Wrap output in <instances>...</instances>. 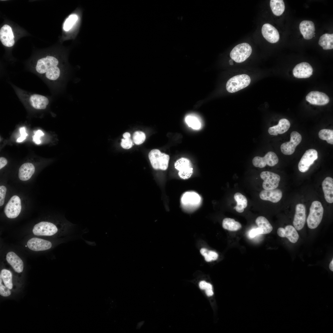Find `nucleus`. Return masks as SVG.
<instances>
[{
    "instance_id": "obj_1",
    "label": "nucleus",
    "mask_w": 333,
    "mask_h": 333,
    "mask_svg": "<svg viewBox=\"0 0 333 333\" xmlns=\"http://www.w3.org/2000/svg\"><path fill=\"white\" fill-rule=\"evenodd\" d=\"M59 64L56 57L47 55L37 60L33 70L47 85L53 95L64 90L69 76L67 71L60 67Z\"/></svg>"
},
{
    "instance_id": "obj_2",
    "label": "nucleus",
    "mask_w": 333,
    "mask_h": 333,
    "mask_svg": "<svg viewBox=\"0 0 333 333\" xmlns=\"http://www.w3.org/2000/svg\"><path fill=\"white\" fill-rule=\"evenodd\" d=\"M20 100L24 104L36 110L46 109L52 101L50 96L30 92L10 83Z\"/></svg>"
},
{
    "instance_id": "obj_3",
    "label": "nucleus",
    "mask_w": 333,
    "mask_h": 333,
    "mask_svg": "<svg viewBox=\"0 0 333 333\" xmlns=\"http://www.w3.org/2000/svg\"><path fill=\"white\" fill-rule=\"evenodd\" d=\"M323 212V208L320 202L315 201L312 203L307 219L309 228L314 229L319 226L322 221Z\"/></svg>"
},
{
    "instance_id": "obj_4",
    "label": "nucleus",
    "mask_w": 333,
    "mask_h": 333,
    "mask_svg": "<svg viewBox=\"0 0 333 333\" xmlns=\"http://www.w3.org/2000/svg\"><path fill=\"white\" fill-rule=\"evenodd\" d=\"M148 156L154 169L162 170L167 169L170 159L168 155L162 153L159 150L154 149L150 151Z\"/></svg>"
},
{
    "instance_id": "obj_5",
    "label": "nucleus",
    "mask_w": 333,
    "mask_h": 333,
    "mask_svg": "<svg viewBox=\"0 0 333 333\" xmlns=\"http://www.w3.org/2000/svg\"><path fill=\"white\" fill-rule=\"evenodd\" d=\"M251 82L250 77L245 74L237 75L230 78L227 82L226 88L230 93L236 92L248 86Z\"/></svg>"
},
{
    "instance_id": "obj_6",
    "label": "nucleus",
    "mask_w": 333,
    "mask_h": 333,
    "mask_svg": "<svg viewBox=\"0 0 333 333\" xmlns=\"http://www.w3.org/2000/svg\"><path fill=\"white\" fill-rule=\"evenodd\" d=\"M252 52L251 46L248 43H243L234 47L230 53L232 60L238 63L245 61L251 55Z\"/></svg>"
},
{
    "instance_id": "obj_7",
    "label": "nucleus",
    "mask_w": 333,
    "mask_h": 333,
    "mask_svg": "<svg viewBox=\"0 0 333 333\" xmlns=\"http://www.w3.org/2000/svg\"><path fill=\"white\" fill-rule=\"evenodd\" d=\"M21 208L20 198L17 195H14L10 198L6 205L4 209V212L8 218L14 219L18 216L21 211Z\"/></svg>"
},
{
    "instance_id": "obj_8",
    "label": "nucleus",
    "mask_w": 333,
    "mask_h": 333,
    "mask_svg": "<svg viewBox=\"0 0 333 333\" xmlns=\"http://www.w3.org/2000/svg\"><path fill=\"white\" fill-rule=\"evenodd\" d=\"M175 168L179 171V177L186 179L190 178L193 172L192 165L188 159L182 158L177 160L175 162Z\"/></svg>"
},
{
    "instance_id": "obj_9",
    "label": "nucleus",
    "mask_w": 333,
    "mask_h": 333,
    "mask_svg": "<svg viewBox=\"0 0 333 333\" xmlns=\"http://www.w3.org/2000/svg\"><path fill=\"white\" fill-rule=\"evenodd\" d=\"M58 228L53 224L47 221H42L35 225L32 232L38 236H51L58 231Z\"/></svg>"
},
{
    "instance_id": "obj_10",
    "label": "nucleus",
    "mask_w": 333,
    "mask_h": 333,
    "mask_svg": "<svg viewBox=\"0 0 333 333\" xmlns=\"http://www.w3.org/2000/svg\"><path fill=\"white\" fill-rule=\"evenodd\" d=\"M318 158V152L315 150L311 149L306 150L298 163L299 170L302 172L307 171Z\"/></svg>"
},
{
    "instance_id": "obj_11",
    "label": "nucleus",
    "mask_w": 333,
    "mask_h": 333,
    "mask_svg": "<svg viewBox=\"0 0 333 333\" xmlns=\"http://www.w3.org/2000/svg\"><path fill=\"white\" fill-rule=\"evenodd\" d=\"M278 162V158L276 154L272 151L268 152L263 157L256 156L253 158L252 163L256 167L263 168L266 165L270 166H274Z\"/></svg>"
},
{
    "instance_id": "obj_12",
    "label": "nucleus",
    "mask_w": 333,
    "mask_h": 333,
    "mask_svg": "<svg viewBox=\"0 0 333 333\" xmlns=\"http://www.w3.org/2000/svg\"><path fill=\"white\" fill-rule=\"evenodd\" d=\"M302 140L301 135L296 131L292 132L290 134V139L289 142L282 143L280 147L282 153L286 155H290L294 152L296 146L301 142Z\"/></svg>"
},
{
    "instance_id": "obj_13",
    "label": "nucleus",
    "mask_w": 333,
    "mask_h": 333,
    "mask_svg": "<svg viewBox=\"0 0 333 333\" xmlns=\"http://www.w3.org/2000/svg\"><path fill=\"white\" fill-rule=\"evenodd\" d=\"M260 175L264 180L262 187L265 190L273 189L278 187L280 177L278 174L270 171H264L261 173Z\"/></svg>"
},
{
    "instance_id": "obj_14",
    "label": "nucleus",
    "mask_w": 333,
    "mask_h": 333,
    "mask_svg": "<svg viewBox=\"0 0 333 333\" xmlns=\"http://www.w3.org/2000/svg\"><path fill=\"white\" fill-rule=\"evenodd\" d=\"M306 209L305 206L301 204L296 205L293 224L295 229L299 231L304 227L306 220Z\"/></svg>"
},
{
    "instance_id": "obj_15",
    "label": "nucleus",
    "mask_w": 333,
    "mask_h": 333,
    "mask_svg": "<svg viewBox=\"0 0 333 333\" xmlns=\"http://www.w3.org/2000/svg\"><path fill=\"white\" fill-rule=\"evenodd\" d=\"M27 246L30 250L35 251H45L50 249L52 244L48 240L37 237L30 239L27 243Z\"/></svg>"
},
{
    "instance_id": "obj_16",
    "label": "nucleus",
    "mask_w": 333,
    "mask_h": 333,
    "mask_svg": "<svg viewBox=\"0 0 333 333\" xmlns=\"http://www.w3.org/2000/svg\"><path fill=\"white\" fill-rule=\"evenodd\" d=\"M306 99L310 104L318 105H326L330 100L329 97L326 94L318 91L310 92L306 95Z\"/></svg>"
},
{
    "instance_id": "obj_17",
    "label": "nucleus",
    "mask_w": 333,
    "mask_h": 333,
    "mask_svg": "<svg viewBox=\"0 0 333 333\" xmlns=\"http://www.w3.org/2000/svg\"><path fill=\"white\" fill-rule=\"evenodd\" d=\"M261 32L264 38L270 43H277L279 39L280 35L278 31L270 24H264L262 27Z\"/></svg>"
},
{
    "instance_id": "obj_18",
    "label": "nucleus",
    "mask_w": 333,
    "mask_h": 333,
    "mask_svg": "<svg viewBox=\"0 0 333 333\" xmlns=\"http://www.w3.org/2000/svg\"><path fill=\"white\" fill-rule=\"evenodd\" d=\"M313 69L311 66L307 62H303L297 64L293 69L294 76L298 78L309 77L312 74Z\"/></svg>"
},
{
    "instance_id": "obj_19",
    "label": "nucleus",
    "mask_w": 333,
    "mask_h": 333,
    "mask_svg": "<svg viewBox=\"0 0 333 333\" xmlns=\"http://www.w3.org/2000/svg\"><path fill=\"white\" fill-rule=\"evenodd\" d=\"M14 36L10 27L4 25L0 30V39L2 44L7 47L12 46L14 44Z\"/></svg>"
},
{
    "instance_id": "obj_20",
    "label": "nucleus",
    "mask_w": 333,
    "mask_h": 333,
    "mask_svg": "<svg viewBox=\"0 0 333 333\" xmlns=\"http://www.w3.org/2000/svg\"><path fill=\"white\" fill-rule=\"evenodd\" d=\"M278 235L282 237H286L291 243H296L299 237L295 228L291 225L286 226L284 228H279L277 230Z\"/></svg>"
},
{
    "instance_id": "obj_21",
    "label": "nucleus",
    "mask_w": 333,
    "mask_h": 333,
    "mask_svg": "<svg viewBox=\"0 0 333 333\" xmlns=\"http://www.w3.org/2000/svg\"><path fill=\"white\" fill-rule=\"evenodd\" d=\"M260 198L264 200L269 201L273 203L279 202L282 196L281 190L278 189L262 190L259 194Z\"/></svg>"
},
{
    "instance_id": "obj_22",
    "label": "nucleus",
    "mask_w": 333,
    "mask_h": 333,
    "mask_svg": "<svg viewBox=\"0 0 333 333\" xmlns=\"http://www.w3.org/2000/svg\"><path fill=\"white\" fill-rule=\"evenodd\" d=\"M201 201V198L197 193L193 191H187L184 193L181 198V202L184 206H194L199 205Z\"/></svg>"
},
{
    "instance_id": "obj_23",
    "label": "nucleus",
    "mask_w": 333,
    "mask_h": 333,
    "mask_svg": "<svg viewBox=\"0 0 333 333\" xmlns=\"http://www.w3.org/2000/svg\"><path fill=\"white\" fill-rule=\"evenodd\" d=\"M6 260L14 270L18 273L22 272L23 269V263L22 259L15 253L10 252L6 256Z\"/></svg>"
},
{
    "instance_id": "obj_24",
    "label": "nucleus",
    "mask_w": 333,
    "mask_h": 333,
    "mask_svg": "<svg viewBox=\"0 0 333 333\" xmlns=\"http://www.w3.org/2000/svg\"><path fill=\"white\" fill-rule=\"evenodd\" d=\"M299 27L301 33L306 39H311L315 34L314 25L311 21H302L300 24Z\"/></svg>"
},
{
    "instance_id": "obj_25",
    "label": "nucleus",
    "mask_w": 333,
    "mask_h": 333,
    "mask_svg": "<svg viewBox=\"0 0 333 333\" xmlns=\"http://www.w3.org/2000/svg\"><path fill=\"white\" fill-rule=\"evenodd\" d=\"M325 199L329 203L333 202V179L329 177L325 178L322 183Z\"/></svg>"
},
{
    "instance_id": "obj_26",
    "label": "nucleus",
    "mask_w": 333,
    "mask_h": 333,
    "mask_svg": "<svg viewBox=\"0 0 333 333\" xmlns=\"http://www.w3.org/2000/svg\"><path fill=\"white\" fill-rule=\"evenodd\" d=\"M290 125V122L286 118H282L279 121L277 125L269 127L268 132L271 135L276 136L278 134H283L289 130Z\"/></svg>"
},
{
    "instance_id": "obj_27",
    "label": "nucleus",
    "mask_w": 333,
    "mask_h": 333,
    "mask_svg": "<svg viewBox=\"0 0 333 333\" xmlns=\"http://www.w3.org/2000/svg\"><path fill=\"white\" fill-rule=\"evenodd\" d=\"M35 171V167L32 163L30 162L24 163L19 169L18 178L22 181H27L31 178Z\"/></svg>"
},
{
    "instance_id": "obj_28",
    "label": "nucleus",
    "mask_w": 333,
    "mask_h": 333,
    "mask_svg": "<svg viewBox=\"0 0 333 333\" xmlns=\"http://www.w3.org/2000/svg\"><path fill=\"white\" fill-rule=\"evenodd\" d=\"M255 222L261 232V234H267L273 230V227L268 220L263 216L257 218Z\"/></svg>"
},
{
    "instance_id": "obj_29",
    "label": "nucleus",
    "mask_w": 333,
    "mask_h": 333,
    "mask_svg": "<svg viewBox=\"0 0 333 333\" xmlns=\"http://www.w3.org/2000/svg\"><path fill=\"white\" fill-rule=\"evenodd\" d=\"M237 202L236 205L234 208L238 212L242 213L247 206V200L246 197L239 192L236 193L234 196Z\"/></svg>"
},
{
    "instance_id": "obj_30",
    "label": "nucleus",
    "mask_w": 333,
    "mask_h": 333,
    "mask_svg": "<svg viewBox=\"0 0 333 333\" xmlns=\"http://www.w3.org/2000/svg\"><path fill=\"white\" fill-rule=\"evenodd\" d=\"M319 44L324 50L333 48V34L326 33L320 38Z\"/></svg>"
},
{
    "instance_id": "obj_31",
    "label": "nucleus",
    "mask_w": 333,
    "mask_h": 333,
    "mask_svg": "<svg viewBox=\"0 0 333 333\" xmlns=\"http://www.w3.org/2000/svg\"><path fill=\"white\" fill-rule=\"evenodd\" d=\"M270 5L273 13L276 16L281 15L284 11L285 5L282 0H271Z\"/></svg>"
},
{
    "instance_id": "obj_32",
    "label": "nucleus",
    "mask_w": 333,
    "mask_h": 333,
    "mask_svg": "<svg viewBox=\"0 0 333 333\" xmlns=\"http://www.w3.org/2000/svg\"><path fill=\"white\" fill-rule=\"evenodd\" d=\"M222 227L224 229L228 231H235L240 229L242 227L241 224L234 219L226 218L222 222Z\"/></svg>"
},
{
    "instance_id": "obj_33",
    "label": "nucleus",
    "mask_w": 333,
    "mask_h": 333,
    "mask_svg": "<svg viewBox=\"0 0 333 333\" xmlns=\"http://www.w3.org/2000/svg\"><path fill=\"white\" fill-rule=\"evenodd\" d=\"M4 285L11 290L13 287L12 282V274L11 272L7 269H2L0 273V275Z\"/></svg>"
},
{
    "instance_id": "obj_34",
    "label": "nucleus",
    "mask_w": 333,
    "mask_h": 333,
    "mask_svg": "<svg viewBox=\"0 0 333 333\" xmlns=\"http://www.w3.org/2000/svg\"><path fill=\"white\" fill-rule=\"evenodd\" d=\"M319 138L323 140H326L328 143L333 144V130L328 129H323L319 132Z\"/></svg>"
},
{
    "instance_id": "obj_35",
    "label": "nucleus",
    "mask_w": 333,
    "mask_h": 333,
    "mask_svg": "<svg viewBox=\"0 0 333 333\" xmlns=\"http://www.w3.org/2000/svg\"><path fill=\"white\" fill-rule=\"evenodd\" d=\"M201 254L204 256L205 260L207 262L216 260L218 257V254L215 251L208 250L206 248H202L200 250Z\"/></svg>"
},
{
    "instance_id": "obj_36",
    "label": "nucleus",
    "mask_w": 333,
    "mask_h": 333,
    "mask_svg": "<svg viewBox=\"0 0 333 333\" xmlns=\"http://www.w3.org/2000/svg\"><path fill=\"white\" fill-rule=\"evenodd\" d=\"M78 16L76 14L70 15L64 22L63 25V29L65 31L70 30L75 24L78 19Z\"/></svg>"
},
{
    "instance_id": "obj_37",
    "label": "nucleus",
    "mask_w": 333,
    "mask_h": 333,
    "mask_svg": "<svg viewBox=\"0 0 333 333\" xmlns=\"http://www.w3.org/2000/svg\"><path fill=\"white\" fill-rule=\"evenodd\" d=\"M185 121L188 126L193 129L199 130L201 127V125L199 121L195 117L187 116L185 118Z\"/></svg>"
},
{
    "instance_id": "obj_38",
    "label": "nucleus",
    "mask_w": 333,
    "mask_h": 333,
    "mask_svg": "<svg viewBox=\"0 0 333 333\" xmlns=\"http://www.w3.org/2000/svg\"><path fill=\"white\" fill-rule=\"evenodd\" d=\"M133 140L136 145H140L146 139V135L144 133L141 131L135 132L133 136Z\"/></svg>"
},
{
    "instance_id": "obj_39",
    "label": "nucleus",
    "mask_w": 333,
    "mask_h": 333,
    "mask_svg": "<svg viewBox=\"0 0 333 333\" xmlns=\"http://www.w3.org/2000/svg\"><path fill=\"white\" fill-rule=\"evenodd\" d=\"M2 279L0 276V294L3 297H7L11 294L10 290L2 283Z\"/></svg>"
},
{
    "instance_id": "obj_40",
    "label": "nucleus",
    "mask_w": 333,
    "mask_h": 333,
    "mask_svg": "<svg viewBox=\"0 0 333 333\" xmlns=\"http://www.w3.org/2000/svg\"><path fill=\"white\" fill-rule=\"evenodd\" d=\"M34 135L33 136V141L36 144L41 143L40 138L44 135L43 133L40 130H38L34 132Z\"/></svg>"
},
{
    "instance_id": "obj_41",
    "label": "nucleus",
    "mask_w": 333,
    "mask_h": 333,
    "mask_svg": "<svg viewBox=\"0 0 333 333\" xmlns=\"http://www.w3.org/2000/svg\"><path fill=\"white\" fill-rule=\"evenodd\" d=\"M121 145L122 148L125 149H129L133 146V142L131 139L130 138L122 139L121 142Z\"/></svg>"
},
{
    "instance_id": "obj_42",
    "label": "nucleus",
    "mask_w": 333,
    "mask_h": 333,
    "mask_svg": "<svg viewBox=\"0 0 333 333\" xmlns=\"http://www.w3.org/2000/svg\"><path fill=\"white\" fill-rule=\"evenodd\" d=\"M6 188L4 186H0V206H1L4 204L5 198L6 195Z\"/></svg>"
},
{
    "instance_id": "obj_43",
    "label": "nucleus",
    "mask_w": 333,
    "mask_h": 333,
    "mask_svg": "<svg viewBox=\"0 0 333 333\" xmlns=\"http://www.w3.org/2000/svg\"><path fill=\"white\" fill-rule=\"evenodd\" d=\"M19 131L21 134V136L18 138L16 141L17 142H20L24 141L26 138L27 134L26 132V129L24 127H22L20 128Z\"/></svg>"
},
{
    "instance_id": "obj_44",
    "label": "nucleus",
    "mask_w": 333,
    "mask_h": 333,
    "mask_svg": "<svg viewBox=\"0 0 333 333\" xmlns=\"http://www.w3.org/2000/svg\"><path fill=\"white\" fill-rule=\"evenodd\" d=\"M259 234H261V232L258 228L252 229L249 232V236L251 238L254 237Z\"/></svg>"
},
{
    "instance_id": "obj_45",
    "label": "nucleus",
    "mask_w": 333,
    "mask_h": 333,
    "mask_svg": "<svg viewBox=\"0 0 333 333\" xmlns=\"http://www.w3.org/2000/svg\"><path fill=\"white\" fill-rule=\"evenodd\" d=\"M6 159L3 157H1L0 158V169H1L4 167L7 163Z\"/></svg>"
},
{
    "instance_id": "obj_46",
    "label": "nucleus",
    "mask_w": 333,
    "mask_h": 333,
    "mask_svg": "<svg viewBox=\"0 0 333 333\" xmlns=\"http://www.w3.org/2000/svg\"><path fill=\"white\" fill-rule=\"evenodd\" d=\"M207 283L205 281H201L199 283V286L202 290H205Z\"/></svg>"
},
{
    "instance_id": "obj_47",
    "label": "nucleus",
    "mask_w": 333,
    "mask_h": 333,
    "mask_svg": "<svg viewBox=\"0 0 333 333\" xmlns=\"http://www.w3.org/2000/svg\"><path fill=\"white\" fill-rule=\"evenodd\" d=\"M205 292L207 295L208 296H212L213 294L212 290H205Z\"/></svg>"
},
{
    "instance_id": "obj_48",
    "label": "nucleus",
    "mask_w": 333,
    "mask_h": 333,
    "mask_svg": "<svg viewBox=\"0 0 333 333\" xmlns=\"http://www.w3.org/2000/svg\"><path fill=\"white\" fill-rule=\"evenodd\" d=\"M123 136L124 138H130V137L131 135L130 133L125 132L123 134Z\"/></svg>"
},
{
    "instance_id": "obj_49",
    "label": "nucleus",
    "mask_w": 333,
    "mask_h": 333,
    "mask_svg": "<svg viewBox=\"0 0 333 333\" xmlns=\"http://www.w3.org/2000/svg\"><path fill=\"white\" fill-rule=\"evenodd\" d=\"M329 268L330 269L331 271H333V259H332V261H331V262H330V263L329 265Z\"/></svg>"
},
{
    "instance_id": "obj_50",
    "label": "nucleus",
    "mask_w": 333,
    "mask_h": 333,
    "mask_svg": "<svg viewBox=\"0 0 333 333\" xmlns=\"http://www.w3.org/2000/svg\"><path fill=\"white\" fill-rule=\"evenodd\" d=\"M229 64L230 65H233V60H232V59L230 60H229Z\"/></svg>"
}]
</instances>
